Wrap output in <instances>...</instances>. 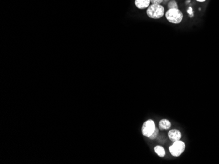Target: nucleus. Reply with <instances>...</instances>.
I'll use <instances>...</instances> for the list:
<instances>
[{
  "label": "nucleus",
  "instance_id": "9d476101",
  "mask_svg": "<svg viewBox=\"0 0 219 164\" xmlns=\"http://www.w3.org/2000/svg\"><path fill=\"white\" fill-rule=\"evenodd\" d=\"M158 133H159L158 129V128H155V131L154 132V133H153L148 138L150 139H155V138H156V137H158Z\"/></svg>",
  "mask_w": 219,
  "mask_h": 164
},
{
  "label": "nucleus",
  "instance_id": "7ed1b4c3",
  "mask_svg": "<svg viewBox=\"0 0 219 164\" xmlns=\"http://www.w3.org/2000/svg\"><path fill=\"white\" fill-rule=\"evenodd\" d=\"M185 142L181 141H177L173 142V144L169 147V151H170L171 155L175 157L180 156L185 150Z\"/></svg>",
  "mask_w": 219,
  "mask_h": 164
},
{
  "label": "nucleus",
  "instance_id": "423d86ee",
  "mask_svg": "<svg viewBox=\"0 0 219 164\" xmlns=\"http://www.w3.org/2000/svg\"><path fill=\"white\" fill-rule=\"evenodd\" d=\"M150 0H135V5L139 9H147L150 5Z\"/></svg>",
  "mask_w": 219,
  "mask_h": 164
},
{
  "label": "nucleus",
  "instance_id": "f03ea898",
  "mask_svg": "<svg viewBox=\"0 0 219 164\" xmlns=\"http://www.w3.org/2000/svg\"><path fill=\"white\" fill-rule=\"evenodd\" d=\"M165 18L170 23L177 24L180 23L183 19V13L179 9H168L165 12Z\"/></svg>",
  "mask_w": 219,
  "mask_h": 164
},
{
  "label": "nucleus",
  "instance_id": "39448f33",
  "mask_svg": "<svg viewBox=\"0 0 219 164\" xmlns=\"http://www.w3.org/2000/svg\"><path fill=\"white\" fill-rule=\"evenodd\" d=\"M168 137L172 142H175L181 139L182 134L178 130H172L169 132Z\"/></svg>",
  "mask_w": 219,
  "mask_h": 164
},
{
  "label": "nucleus",
  "instance_id": "1a4fd4ad",
  "mask_svg": "<svg viewBox=\"0 0 219 164\" xmlns=\"http://www.w3.org/2000/svg\"><path fill=\"white\" fill-rule=\"evenodd\" d=\"M168 9H179L178 3L175 0H171V1L169 2L167 5Z\"/></svg>",
  "mask_w": 219,
  "mask_h": 164
},
{
  "label": "nucleus",
  "instance_id": "9b49d317",
  "mask_svg": "<svg viewBox=\"0 0 219 164\" xmlns=\"http://www.w3.org/2000/svg\"><path fill=\"white\" fill-rule=\"evenodd\" d=\"M187 12L189 14V15L190 17H194V12H193V9L192 7H190L187 10Z\"/></svg>",
  "mask_w": 219,
  "mask_h": 164
},
{
  "label": "nucleus",
  "instance_id": "f8f14e48",
  "mask_svg": "<svg viewBox=\"0 0 219 164\" xmlns=\"http://www.w3.org/2000/svg\"><path fill=\"white\" fill-rule=\"evenodd\" d=\"M152 4H159L161 5V3L164 2V0H150Z\"/></svg>",
  "mask_w": 219,
  "mask_h": 164
},
{
  "label": "nucleus",
  "instance_id": "6e6552de",
  "mask_svg": "<svg viewBox=\"0 0 219 164\" xmlns=\"http://www.w3.org/2000/svg\"><path fill=\"white\" fill-rule=\"evenodd\" d=\"M154 151H155V152L156 153L159 157H161V158H163V157H164L165 155V149L161 146H159V145L155 146L154 147Z\"/></svg>",
  "mask_w": 219,
  "mask_h": 164
},
{
  "label": "nucleus",
  "instance_id": "0eeeda50",
  "mask_svg": "<svg viewBox=\"0 0 219 164\" xmlns=\"http://www.w3.org/2000/svg\"><path fill=\"white\" fill-rule=\"evenodd\" d=\"M171 126V123L170 121L167 119H162L160 120L159 123V128L161 130H168Z\"/></svg>",
  "mask_w": 219,
  "mask_h": 164
},
{
  "label": "nucleus",
  "instance_id": "20e7f679",
  "mask_svg": "<svg viewBox=\"0 0 219 164\" xmlns=\"http://www.w3.org/2000/svg\"><path fill=\"white\" fill-rule=\"evenodd\" d=\"M155 125L152 120H148L142 126V133L144 136L149 137L155 130Z\"/></svg>",
  "mask_w": 219,
  "mask_h": 164
},
{
  "label": "nucleus",
  "instance_id": "ddd939ff",
  "mask_svg": "<svg viewBox=\"0 0 219 164\" xmlns=\"http://www.w3.org/2000/svg\"><path fill=\"white\" fill-rule=\"evenodd\" d=\"M197 2H200V3H203V2H205L206 1V0H196Z\"/></svg>",
  "mask_w": 219,
  "mask_h": 164
},
{
  "label": "nucleus",
  "instance_id": "f257e3e1",
  "mask_svg": "<svg viewBox=\"0 0 219 164\" xmlns=\"http://www.w3.org/2000/svg\"><path fill=\"white\" fill-rule=\"evenodd\" d=\"M146 15L153 19H159L165 15V8L159 4H152L147 8Z\"/></svg>",
  "mask_w": 219,
  "mask_h": 164
}]
</instances>
